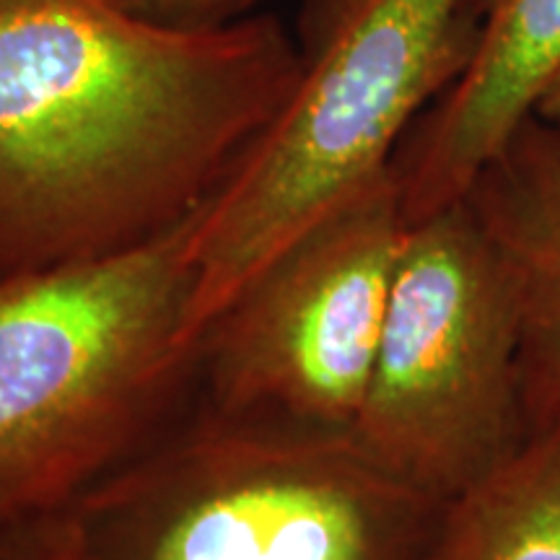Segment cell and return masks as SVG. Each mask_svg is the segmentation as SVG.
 Returning <instances> with one entry per match:
<instances>
[{
  "mask_svg": "<svg viewBox=\"0 0 560 560\" xmlns=\"http://www.w3.org/2000/svg\"><path fill=\"white\" fill-rule=\"evenodd\" d=\"M296 81V39L272 13L174 30L117 0H0V278L177 226Z\"/></svg>",
  "mask_w": 560,
  "mask_h": 560,
  "instance_id": "cell-1",
  "label": "cell"
},
{
  "mask_svg": "<svg viewBox=\"0 0 560 560\" xmlns=\"http://www.w3.org/2000/svg\"><path fill=\"white\" fill-rule=\"evenodd\" d=\"M202 208L115 255L0 278V527L75 506L192 408Z\"/></svg>",
  "mask_w": 560,
  "mask_h": 560,
  "instance_id": "cell-2",
  "label": "cell"
},
{
  "mask_svg": "<svg viewBox=\"0 0 560 560\" xmlns=\"http://www.w3.org/2000/svg\"><path fill=\"white\" fill-rule=\"evenodd\" d=\"M472 0H301L299 81L195 231V340L312 223L389 170L478 50Z\"/></svg>",
  "mask_w": 560,
  "mask_h": 560,
  "instance_id": "cell-3",
  "label": "cell"
},
{
  "mask_svg": "<svg viewBox=\"0 0 560 560\" xmlns=\"http://www.w3.org/2000/svg\"><path fill=\"white\" fill-rule=\"evenodd\" d=\"M444 506L353 433L190 408L70 509L89 560H423Z\"/></svg>",
  "mask_w": 560,
  "mask_h": 560,
  "instance_id": "cell-4",
  "label": "cell"
},
{
  "mask_svg": "<svg viewBox=\"0 0 560 560\" xmlns=\"http://www.w3.org/2000/svg\"><path fill=\"white\" fill-rule=\"evenodd\" d=\"M527 436L520 293L462 198L405 231L353 439L395 478L450 503Z\"/></svg>",
  "mask_w": 560,
  "mask_h": 560,
  "instance_id": "cell-5",
  "label": "cell"
},
{
  "mask_svg": "<svg viewBox=\"0 0 560 560\" xmlns=\"http://www.w3.org/2000/svg\"><path fill=\"white\" fill-rule=\"evenodd\" d=\"M405 231L389 166L272 257L202 330L192 408L244 423L353 433Z\"/></svg>",
  "mask_w": 560,
  "mask_h": 560,
  "instance_id": "cell-6",
  "label": "cell"
},
{
  "mask_svg": "<svg viewBox=\"0 0 560 560\" xmlns=\"http://www.w3.org/2000/svg\"><path fill=\"white\" fill-rule=\"evenodd\" d=\"M478 50L402 138L392 174L405 221L462 200L560 75V0H472Z\"/></svg>",
  "mask_w": 560,
  "mask_h": 560,
  "instance_id": "cell-7",
  "label": "cell"
},
{
  "mask_svg": "<svg viewBox=\"0 0 560 560\" xmlns=\"http://www.w3.org/2000/svg\"><path fill=\"white\" fill-rule=\"evenodd\" d=\"M522 306L529 431L560 420V122L529 115L467 190Z\"/></svg>",
  "mask_w": 560,
  "mask_h": 560,
  "instance_id": "cell-8",
  "label": "cell"
},
{
  "mask_svg": "<svg viewBox=\"0 0 560 560\" xmlns=\"http://www.w3.org/2000/svg\"><path fill=\"white\" fill-rule=\"evenodd\" d=\"M423 560H560V420L446 503Z\"/></svg>",
  "mask_w": 560,
  "mask_h": 560,
  "instance_id": "cell-9",
  "label": "cell"
},
{
  "mask_svg": "<svg viewBox=\"0 0 560 560\" xmlns=\"http://www.w3.org/2000/svg\"><path fill=\"white\" fill-rule=\"evenodd\" d=\"M0 560H89L73 509L45 511L3 524Z\"/></svg>",
  "mask_w": 560,
  "mask_h": 560,
  "instance_id": "cell-10",
  "label": "cell"
},
{
  "mask_svg": "<svg viewBox=\"0 0 560 560\" xmlns=\"http://www.w3.org/2000/svg\"><path fill=\"white\" fill-rule=\"evenodd\" d=\"M122 9L174 30H221L252 16L260 0H117Z\"/></svg>",
  "mask_w": 560,
  "mask_h": 560,
  "instance_id": "cell-11",
  "label": "cell"
},
{
  "mask_svg": "<svg viewBox=\"0 0 560 560\" xmlns=\"http://www.w3.org/2000/svg\"><path fill=\"white\" fill-rule=\"evenodd\" d=\"M535 115L545 117V120H552V122H560V75L556 81H552V86L545 91V96L537 104Z\"/></svg>",
  "mask_w": 560,
  "mask_h": 560,
  "instance_id": "cell-12",
  "label": "cell"
}]
</instances>
